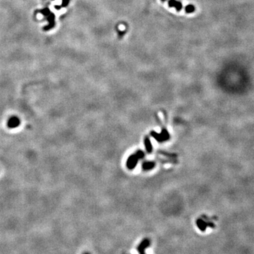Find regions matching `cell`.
<instances>
[{"label":"cell","instance_id":"obj_6","mask_svg":"<svg viewBox=\"0 0 254 254\" xmlns=\"http://www.w3.org/2000/svg\"><path fill=\"white\" fill-rule=\"evenodd\" d=\"M83 254H90V253H84Z\"/></svg>","mask_w":254,"mask_h":254},{"label":"cell","instance_id":"obj_7","mask_svg":"<svg viewBox=\"0 0 254 254\" xmlns=\"http://www.w3.org/2000/svg\"><path fill=\"white\" fill-rule=\"evenodd\" d=\"M162 1H163V2H166L167 0H162Z\"/></svg>","mask_w":254,"mask_h":254},{"label":"cell","instance_id":"obj_2","mask_svg":"<svg viewBox=\"0 0 254 254\" xmlns=\"http://www.w3.org/2000/svg\"><path fill=\"white\" fill-rule=\"evenodd\" d=\"M20 124V120L19 119L16 117H12L9 119L8 122H7V126L10 128V129H14L18 127Z\"/></svg>","mask_w":254,"mask_h":254},{"label":"cell","instance_id":"obj_4","mask_svg":"<svg viewBox=\"0 0 254 254\" xmlns=\"http://www.w3.org/2000/svg\"><path fill=\"white\" fill-rule=\"evenodd\" d=\"M174 8H175L176 9V11H180L183 8V5L182 4H181V2H179V1H176V4L175 6H174Z\"/></svg>","mask_w":254,"mask_h":254},{"label":"cell","instance_id":"obj_1","mask_svg":"<svg viewBox=\"0 0 254 254\" xmlns=\"http://www.w3.org/2000/svg\"><path fill=\"white\" fill-rule=\"evenodd\" d=\"M151 245V241L148 239H145L143 240L138 246L137 251L139 254H146V249Z\"/></svg>","mask_w":254,"mask_h":254},{"label":"cell","instance_id":"obj_5","mask_svg":"<svg viewBox=\"0 0 254 254\" xmlns=\"http://www.w3.org/2000/svg\"><path fill=\"white\" fill-rule=\"evenodd\" d=\"M176 2V0H169L168 2V5L169 7H174Z\"/></svg>","mask_w":254,"mask_h":254},{"label":"cell","instance_id":"obj_3","mask_svg":"<svg viewBox=\"0 0 254 254\" xmlns=\"http://www.w3.org/2000/svg\"><path fill=\"white\" fill-rule=\"evenodd\" d=\"M185 11L186 13H188V14L193 13V12H194L195 11V7L194 6L192 5V4H188V6H186Z\"/></svg>","mask_w":254,"mask_h":254}]
</instances>
